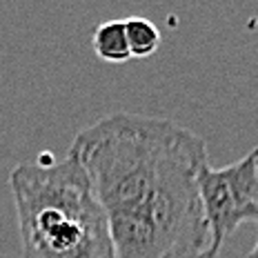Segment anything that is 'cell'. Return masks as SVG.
Instances as JSON below:
<instances>
[{
    "label": "cell",
    "mask_w": 258,
    "mask_h": 258,
    "mask_svg": "<svg viewBox=\"0 0 258 258\" xmlns=\"http://www.w3.org/2000/svg\"><path fill=\"white\" fill-rule=\"evenodd\" d=\"M9 189L23 258H116L107 214L74 156L16 165Z\"/></svg>",
    "instance_id": "6da1fadb"
},
{
    "label": "cell",
    "mask_w": 258,
    "mask_h": 258,
    "mask_svg": "<svg viewBox=\"0 0 258 258\" xmlns=\"http://www.w3.org/2000/svg\"><path fill=\"white\" fill-rule=\"evenodd\" d=\"M198 191L209 227V245L223 247V240L240 223L258 216V165L247 154L227 167L205 165L198 176Z\"/></svg>",
    "instance_id": "7a4b0ae2"
},
{
    "label": "cell",
    "mask_w": 258,
    "mask_h": 258,
    "mask_svg": "<svg viewBox=\"0 0 258 258\" xmlns=\"http://www.w3.org/2000/svg\"><path fill=\"white\" fill-rule=\"evenodd\" d=\"M91 47H94L96 56L105 62L132 60L125 20H107V23L98 25L94 29V36H91Z\"/></svg>",
    "instance_id": "3957f363"
},
{
    "label": "cell",
    "mask_w": 258,
    "mask_h": 258,
    "mask_svg": "<svg viewBox=\"0 0 258 258\" xmlns=\"http://www.w3.org/2000/svg\"><path fill=\"white\" fill-rule=\"evenodd\" d=\"M125 29L132 58H149L152 53L158 51L160 31L152 20L143 18V16H132L125 20Z\"/></svg>",
    "instance_id": "277c9868"
},
{
    "label": "cell",
    "mask_w": 258,
    "mask_h": 258,
    "mask_svg": "<svg viewBox=\"0 0 258 258\" xmlns=\"http://www.w3.org/2000/svg\"><path fill=\"white\" fill-rule=\"evenodd\" d=\"M196 258H220V247H216V245H209L207 249H203Z\"/></svg>",
    "instance_id": "5b68a950"
},
{
    "label": "cell",
    "mask_w": 258,
    "mask_h": 258,
    "mask_svg": "<svg viewBox=\"0 0 258 258\" xmlns=\"http://www.w3.org/2000/svg\"><path fill=\"white\" fill-rule=\"evenodd\" d=\"M256 225H258V216H256ZM245 258H258V240H256V245H254V249L249 251Z\"/></svg>",
    "instance_id": "8992f818"
},
{
    "label": "cell",
    "mask_w": 258,
    "mask_h": 258,
    "mask_svg": "<svg viewBox=\"0 0 258 258\" xmlns=\"http://www.w3.org/2000/svg\"><path fill=\"white\" fill-rule=\"evenodd\" d=\"M249 154H251V158H254V160H256V165H258V147H254Z\"/></svg>",
    "instance_id": "52a82bcc"
}]
</instances>
